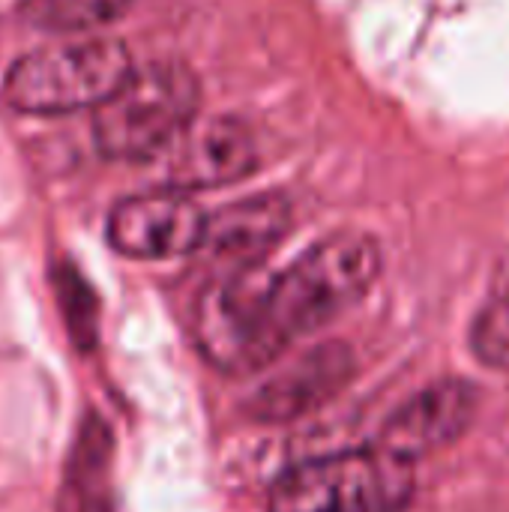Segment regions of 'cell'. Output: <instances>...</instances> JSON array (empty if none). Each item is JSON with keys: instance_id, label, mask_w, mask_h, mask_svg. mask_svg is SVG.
<instances>
[{"instance_id": "1", "label": "cell", "mask_w": 509, "mask_h": 512, "mask_svg": "<svg viewBox=\"0 0 509 512\" xmlns=\"http://www.w3.org/2000/svg\"><path fill=\"white\" fill-rule=\"evenodd\" d=\"M384 255L375 237L360 231L330 234L309 246L282 273H273L270 315L279 342L288 348L297 339L327 327L378 282Z\"/></svg>"}, {"instance_id": "2", "label": "cell", "mask_w": 509, "mask_h": 512, "mask_svg": "<svg viewBox=\"0 0 509 512\" xmlns=\"http://www.w3.org/2000/svg\"><path fill=\"white\" fill-rule=\"evenodd\" d=\"M201 84L183 63L135 66L126 84L93 111V144L111 162L165 156L201 117Z\"/></svg>"}, {"instance_id": "3", "label": "cell", "mask_w": 509, "mask_h": 512, "mask_svg": "<svg viewBox=\"0 0 509 512\" xmlns=\"http://www.w3.org/2000/svg\"><path fill=\"white\" fill-rule=\"evenodd\" d=\"M135 72V60L120 39L87 36L33 48L21 54L6 78L3 99L36 117L102 108Z\"/></svg>"}, {"instance_id": "4", "label": "cell", "mask_w": 509, "mask_h": 512, "mask_svg": "<svg viewBox=\"0 0 509 512\" xmlns=\"http://www.w3.org/2000/svg\"><path fill=\"white\" fill-rule=\"evenodd\" d=\"M414 489V465L375 444L285 471L273 483L270 512H402Z\"/></svg>"}, {"instance_id": "5", "label": "cell", "mask_w": 509, "mask_h": 512, "mask_svg": "<svg viewBox=\"0 0 509 512\" xmlns=\"http://www.w3.org/2000/svg\"><path fill=\"white\" fill-rule=\"evenodd\" d=\"M270 285V270L249 267L225 270L201 291L195 345L216 369L255 372L285 354L270 315Z\"/></svg>"}, {"instance_id": "6", "label": "cell", "mask_w": 509, "mask_h": 512, "mask_svg": "<svg viewBox=\"0 0 509 512\" xmlns=\"http://www.w3.org/2000/svg\"><path fill=\"white\" fill-rule=\"evenodd\" d=\"M210 213L189 192L153 189L129 195L108 213V243L135 261H168L201 252Z\"/></svg>"}, {"instance_id": "7", "label": "cell", "mask_w": 509, "mask_h": 512, "mask_svg": "<svg viewBox=\"0 0 509 512\" xmlns=\"http://www.w3.org/2000/svg\"><path fill=\"white\" fill-rule=\"evenodd\" d=\"M165 159L168 186L189 195L246 180L261 162L252 129L231 114L198 117L165 153Z\"/></svg>"}, {"instance_id": "8", "label": "cell", "mask_w": 509, "mask_h": 512, "mask_svg": "<svg viewBox=\"0 0 509 512\" xmlns=\"http://www.w3.org/2000/svg\"><path fill=\"white\" fill-rule=\"evenodd\" d=\"M480 393L471 381L447 378L411 396L384 423L378 447L417 465L420 459L456 444L474 423Z\"/></svg>"}, {"instance_id": "9", "label": "cell", "mask_w": 509, "mask_h": 512, "mask_svg": "<svg viewBox=\"0 0 509 512\" xmlns=\"http://www.w3.org/2000/svg\"><path fill=\"white\" fill-rule=\"evenodd\" d=\"M351 375V351L342 342H324L264 381L249 402V414L258 420H297L336 396Z\"/></svg>"}, {"instance_id": "10", "label": "cell", "mask_w": 509, "mask_h": 512, "mask_svg": "<svg viewBox=\"0 0 509 512\" xmlns=\"http://www.w3.org/2000/svg\"><path fill=\"white\" fill-rule=\"evenodd\" d=\"M291 204L285 195H252L216 210L207 222L204 246L228 270L261 267L267 252L291 228Z\"/></svg>"}, {"instance_id": "11", "label": "cell", "mask_w": 509, "mask_h": 512, "mask_svg": "<svg viewBox=\"0 0 509 512\" xmlns=\"http://www.w3.org/2000/svg\"><path fill=\"white\" fill-rule=\"evenodd\" d=\"M132 0H21L24 24L48 33H90L117 21Z\"/></svg>"}, {"instance_id": "12", "label": "cell", "mask_w": 509, "mask_h": 512, "mask_svg": "<svg viewBox=\"0 0 509 512\" xmlns=\"http://www.w3.org/2000/svg\"><path fill=\"white\" fill-rule=\"evenodd\" d=\"M471 351L489 369H509V297L492 294L471 324Z\"/></svg>"}, {"instance_id": "13", "label": "cell", "mask_w": 509, "mask_h": 512, "mask_svg": "<svg viewBox=\"0 0 509 512\" xmlns=\"http://www.w3.org/2000/svg\"><path fill=\"white\" fill-rule=\"evenodd\" d=\"M492 294H504V297H509V258H504V264L498 267V276H495Z\"/></svg>"}]
</instances>
